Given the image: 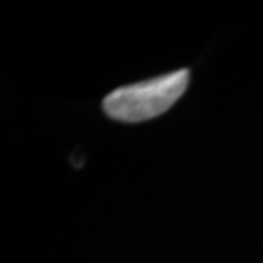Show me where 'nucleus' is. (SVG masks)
Returning <instances> with one entry per match:
<instances>
[{"mask_svg":"<svg viewBox=\"0 0 263 263\" xmlns=\"http://www.w3.org/2000/svg\"><path fill=\"white\" fill-rule=\"evenodd\" d=\"M190 81L186 68L164 73L151 81L115 89L104 98L103 108L109 118L137 123L166 113L183 94Z\"/></svg>","mask_w":263,"mask_h":263,"instance_id":"obj_1","label":"nucleus"}]
</instances>
